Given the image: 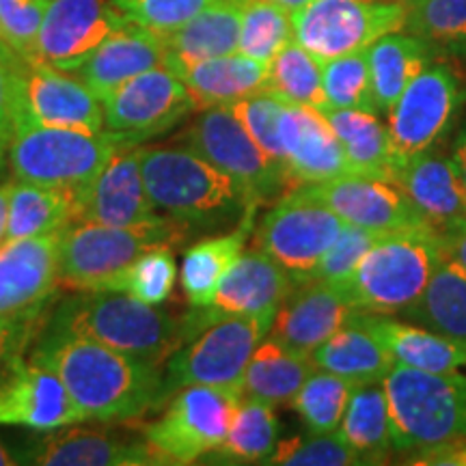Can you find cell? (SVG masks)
<instances>
[{
    "instance_id": "obj_56",
    "label": "cell",
    "mask_w": 466,
    "mask_h": 466,
    "mask_svg": "<svg viewBox=\"0 0 466 466\" xmlns=\"http://www.w3.org/2000/svg\"><path fill=\"white\" fill-rule=\"evenodd\" d=\"M270 3H275V5H279V7H283L285 11H289V14H294V11L302 9L307 3H311V0H270Z\"/></svg>"
},
{
    "instance_id": "obj_24",
    "label": "cell",
    "mask_w": 466,
    "mask_h": 466,
    "mask_svg": "<svg viewBox=\"0 0 466 466\" xmlns=\"http://www.w3.org/2000/svg\"><path fill=\"white\" fill-rule=\"evenodd\" d=\"M279 138L291 186L329 182L352 173L339 138L322 110L285 104Z\"/></svg>"
},
{
    "instance_id": "obj_5",
    "label": "cell",
    "mask_w": 466,
    "mask_h": 466,
    "mask_svg": "<svg viewBox=\"0 0 466 466\" xmlns=\"http://www.w3.org/2000/svg\"><path fill=\"white\" fill-rule=\"evenodd\" d=\"M442 255L436 231H400L382 236L339 288L354 311L400 316L432 277Z\"/></svg>"
},
{
    "instance_id": "obj_26",
    "label": "cell",
    "mask_w": 466,
    "mask_h": 466,
    "mask_svg": "<svg viewBox=\"0 0 466 466\" xmlns=\"http://www.w3.org/2000/svg\"><path fill=\"white\" fill-rule=\"evenodd\" d=\"M165 58L167 48L162 35L127 22L124 28L104 39L76 72H78V78L104 100L115 86L124 85L126 80L147 69L165 66Z\"/></svg>"
},
{
    "instance_id": "obj_12",
    "label": "cell",
    "mask_w": 466,
    "mask_h": 466,
    "mask_svg": "<svg viewBox=\"0 0 466 466\" xmlns=\"http://www.w3.org/2000/svg\"><path fill=\"white\" fill-rule=\"evenodd\" d=\"M406 0H311L291 14V31L319 61L367 50L389 33L404 31Z\"/></svg>"
},
{
    "instance_id": "obj_18",
    "label": "cell",
    "mask_w": 466,
    "mask_h": 466,
    "mask_svg": "<svg viewBox=\"0 0 466 466\" xmlns=\"http://www.w3.org/2000/svg\"><path fill=\"white\" fill-rule=\"evenodd\" d=\"M86 421L55 371L17 354L0 371V425L48 430Z\"/></svg>"
},
{
    "instance_id": "obj_2",
    "label": "cell",
    "mask_w": 466,
    "mask_h": 466,
    "mask_svg": "<svg viewBox=\"0 0 466 466\" xmlns=\"http://www.w3.org/2000/svg\"><path fill=\"white\" fill-rule=\"evenodd\" d=\"M138 158L154 208L188 236L238 225L250 209L223 171L184 145H138Z\"/></svg>"
},
{
    "instance_id": "obj_11",
    "label": "cell",
    "mask_w": 466,
    "mask_h": 466,
    "mask_svg": "<svg viewBox=\"0 0 466 466\" xmlns=\"http://www.w3.org/2000/svg\"><path fill=\"white\" fill-rule=\"evenodd\" d=\"M343 220L309 190L291 186L255 227V247L289 272L294 281L311 279L330 244L343 229Z\"/></svg>"
},
{
    "instance_id": "obj_13",
    "label": "cell",
    "mask_w": 466,
    "mask_h": 466,
    "mask_svg": "<svg viewBox=\"0 0 466 466\" xmlns=\"http://www.w3.org/2000/svg\"><path fill=\"white\" fill-rule=\"evenodd\" d=\"M466 85L450 63H430L389 110V132L401 156L434 149L456 127Z\"/></svg>"
},
{
    "instance_id": "obj_46",
    "label": "cell",
    "mask_w": 466,
    "mask_h": 466,
    "mask_svg": "<svg viewBox=\"0 0 466 466\" xmlns=\"http://www.w3.org/2000/svg\"><path fill=\"white\" fill-rule=\"evenodd\" d=\"M229 106L240 119L244 130L250 134V138L259 145V149L285 171L283 147L281 138H279V121H281L285 102L279 100L275 93L261 89L244 100L229 104Z\"/></svg>"
},
{
    "instance_id": "obj_48",
    "label": "cell",
    "mask_w": 466,
    "mask_h": 466,
    "mask_svg": "<svg viewBox=\"0 0 466 466\" xmlns=\"http://www.w3.org/2000/svg\"><path fill=\"white\" fill-rule=\"evenodd\" d=\"M380 238V233L346 223L339 231V236H337V240L330 244L324 258L319 259L311 279H318V281H326L330 285L346 283L352 277V272L357 270L360 259L367 255V250L374 247Z\"/></svg>"
},
{
    "instance_id": "obj_37",
    "label": "cell",
    "mask_w": 466,
    "mask_h": 466,
    "mask_svg": "<svg viewBox=\"0 0 466 466\" xmlns=\"http://www.w3.org/2000/svg\"><path fill=\"white\" fill-rule=\"evenodd\" d=\"M69 225H72V188L26 182L11 184L7 240L61 233Z\"/></svg>"
},
{
    "instance_id": "obj_52",
    "label": "cell",
    "mask_w": 466,
    "mask_h": 466,
    "mask_svg": "<svg viewBox=\"0 0 466 466\" xmlns=\"http://www.w3.org/2000/svg\"><path fill=\"white\" fill-rule=\"evenodd\" d=\"M404 464L417 466H466V439L436 442V445L421 447V450L408 451Z\"/></svg>"
},
{
    "instance_id": "obj_6",
    "label": "cell",
    "mask_w": 466,
    "mask_h": 466,
    "mask_svg": "<svg viewBox=\"0 0 466 466\" xmlns=\"http://www.w3.org/2000/svg\"><path fill=\"white\" fill-rule=\"evenodd\" d=\"M391 415L393 451L466 439V376L395 365L382 380Z\"/></svg>"
},
{
    "instance_id": "obj_45",
    "label": "cell",
    "mask_w": 466,
    "mask_h": 466,
    "mask_svg": "<svg viewBox=\"0 0 466 466\" xmlns=\"http://www.w3.org/2000/svg\"><path fill=\"white\" fill-rule=\"evenodd\" d=\"M266 464L289 466H360L365 460L359 456L341 434H300L279 441Z\"/></svg>"
},
{
    "instance_id": "obj_32",
    "label": "cell",
    "mask_w": 466,
    "mask_h": 466,
    "mask_svg": "<svg viewBox=\"0 0 466 466\" xmlns=\"http://www.w3.org/2000/svg\"><path fill=\"white\" fill-rule=\"evenodd\" d=\"M406 322L466 343V270L442 250L421 296L400 313Z\"/></svg>"
},
{
    "instance_id": "obj_34",
    "label": "cell",
    "mask_w": 466,
    "mask_h": 466,
    "mask_svg": "<svg viewBox=\"0 0 466 466\" xmlns=\"http://www.w3.org/2000/svg\"><path fill=\"white\" fill-rule=\"evenodd\" d=\"M313 370L311 357L285 348L272 337H264L244 370L242 395L270 406L291 404Z\"/></svg>"
},
{
    "instance_id": "obj_27",
    "label": "cell",
    "mask_w": 466,
    "mask_h": 466,
    "mask_svg": "<svg viewBox=\"0 0 466 466\" xmlns=\"http://www.w3.org/2000/svg\"><path fill=\"white\" fill-rule=\"evenodd\" d=\"M354 319L363 324L382 348L391 354L395 365L412 367L421 371H458L466 365V343L442 337L423 326L395 319L384 313H354Z\"/></svg>"
},
{
    "instance_id": "obj_16",
    "label": "cell",
    "mask_w": 466,
    "mask_h": 466,
    "mask_svg": "<svg viewBox=\"0 0 466 466\" xmlns=\"http://www.w3.org/2000/svg\"><path fill=\"white\" fill-rule=\"evenodd\" d=\"M17 464L44 466H147L156 464L143 434L115 428H80L78 423L28 436L17 445Z\"/></svg>"
},
{
    "instance_id": "obj_30",
    "label": "cell",
    "mask_w": 466,
    "mask_h": 466,
    "mask_svg": "<svg viewBox=\"0 0 466 466\" xmlns=\"http://www.w3.org/2000/svg\"><path fill=\"white\" fill-rule=\"evenodd\" d=\"M255 214L258 209L250 208L229 233L206 238L184 253L179 285L192 309H206L214 302L225 272L240 258L244 244L255 231Z\"/></svg>"
},
{
    "instance_id": "obj_14",
    "label": "cell",
    "mask_w": 466,
    "mask_h": 466,
    "mask_svg": "<svg viewBox=\"0 0 466 466\" xmlns=\"http://www.w3.org/2000/svg\"><path fill=\"white\" fill-rule=\"evenodd\" d=\"M102 108L106 130L143 145L173 130L197 110V104L188 86L171 69L160 66L115 86L102 100Z\"/></svg>"
},
{
    "instance_id": "obj_31",
    "label": "cell",
    "mask_w": 466,
    "mask_h": 466,
    "mask_svg": "<svg viewBox=\"0 0 466 466\" xmlns=\"http://www.w3.org/2000/svg\"><path fill=\"white\" fill-rule=\"evenodd\" d=\"M244 3L247 0H214L177 31L162 35L165 63H195L238 52Z\"/></svg>"
},
{
    "instance_id": "obj_39",
    "label": "cell",
    "mask_w": 466,
    "mask_h": 466,
    "mask_svg": "<svg viewBox=\"0 0 466 466\" xmlns=\"http://www.w3.org/2000/svg\"><path fill=\"white\" fill-rule=\"evenodd\" d=\"M404 31L434 55L466 61V0H406Z\"/></svg>"
},
{
    "instance_id": "obj_10",
    "label": "cell",
    "mask_w": 466,
    "mask_h": 466,
    "mask_svg": "<svg viewBox=\"0 0 466 466\" xmlns=\"http://www.w3.org/2000/svg\"><path fill=\"white\" fill-rule=\"evenodd\" d=\"M272 319L220 316L209 319L197 335L182 343L165 363L167 398L190 384L231 389L242 393V378L250 354L270 333Z\"/></svg>"
},
{
    "instance_id": "obj_53",
    "label": "cell",
    "mask_w": 466,
    "mask_h": 466,
    "mask_svg": "<svg viewBox=\"0 0 466 466\" xmlns=\"http://www.w3.org/2000/svg\"><path fill=\"white\" fill-rule=\"evenodd\" d=\"M441 244L445 255H450L456 264H460L466 270V225L460 227L456 231L447 233V236H442Z\"/></svg>"
},
{
    "instance_id": "obj_33",
    "label": "cell",
    "mask_w": 466,
    "mask_h": 466,
    "mask_svg": "<svg viewBox=\"0 0 466 466\" xmlns=\"http://www.w3.org/2000/svg\"><path fill=\"white\" fill-rule=\"evenodd\" d=\"M434 50L410 33H389L367 48L371 93L378 113H389L398 97L430 63Z\"/></svg>"
},
{
    "instance_id": "obj_58",
    "label": "cell",
    "mask_w": 466,
    "mask_h": 466,
    "mask_svg": "<svg viewBox=\"0 0 466 466\" xmlns=\"http://www.w3.org/2000/svg\"><path fill=\"white\" fill-rule=\"evenodd\" d=\"M7 147H9V143L5 141V138H0V177H3L5 171H7V167H9Z\"/></svg>"
},
{
    "instance_id": "obj_47",
    "label": "cell",
    "mask_w": 466,
    "mask_h": 466,
    "mask_svg": "<svg viewBox=\"0 0 466 466\" xmlns=\"http://www.w3.org/2000/svg\"><path fill=\"white\" fill-rule=\"evenodd\" d=\"M212 3L214 0H110L126 22L158 35L177 31Z\"/></svg>"
},
{
    "instance_id": "obj_15",
    "label": "cell",
    "mask_w": 466,
    "mask_h": 466,
    "mask_svg": "<svg viewBox=\"0 0 466 466\" xmlns=\"http://www.w3.org/2000/svg\"><path fill=\"white\" fill-rule=\"evenodd\" d=\"M145 188L138 145H126L96 177L72 188V225L137 227L158 220Z\"/></svg>"
},
{
    "instance_id": "obj_29",
    "label": "cell",
    "mask_w": 466,
    "mask_h": 466,
    "mask_svg": "<svg viewBox=\"0 0 466 466\" xmlns=\"http://www.w3.org/2000/svg\"><path fill=\"white\" fill-rule=\"evenodd\" d=\"M322 113L339 138L352 173L393 182L404 156L376 113L352 108H329Z\"/></svg>"
},
{
    "instance_id": "obj_4",
    "label": "cell",
    "mask_w": 466,
    "mask_h": 466,
    "mask_svg": "<svg viewBox=\"0 0 466 466\" xmlns=\"http://www.w3.org/2000/svg\"><path fill=\"white\" fill-rule=\"evenodd\" d=\"M190 238L173 220L137 227L76 223L58 236V285L76 291H115L134 261L156 247Z\"/></svg>"
},
{
    "instance_id": "obj_55",
    "label": "cell",
    "mask_w": 466,
    "mask_h": 466,
    "mask_svg": "<svg viewBox=\"0 0 466 466\" xmlns=\"http://www.w3.org/2000/svg\"><path fill=\"white\" fill-rule=\"evenodd\" d=\"M9 192H11V184H0V244H5V240H7Z\"/></svg>"
},
{
    "instance_id": "obj_59",
    "label": "cell",
    "mask_w": 466,
    "mask_h": 466,
    "mask_svg": "<svg viewBox=\"0 0 466 466\" xmlns=\"http://www.w3.org/2000/svg\"><path fill=\"white\" fill-rule=\"evenodd\" d=\"M0 39H3V31H0Z\"/></svg>"
},
{
    "instance_id": "obj_51",
    "label": "cell",
    "mask_w": 466,
    "mask_h": 466,
    "mask_svg": "<svg viewBox=\"0 0 466 466\" xmlns=\"http://www.w3.org/2000/svg\"><path fill=\"white\" fill-rule=\"evenodd\" d=\"M44 313L25 318H0V371L17 354H25L28 343L39 335V326L44 324Z\"/></svg>"
},
{
    "instance_id": "obj_36",
    "label": "cell",
    "mask_w": 466,
    "mask_h": 466,
    "mask_svg": "<svg viewBox=\"0 0 466 466\" xmlns=\"http://www.w3.org/2000/svg\"><path fill=\"white\" fill-rule=\"evenodd\" d=\"M337 432L365 460V464L387 462L393 442L389 400L382 382L354 387Z\"/></svg>"
},
{
    "instance_id": "obj_8",
    "label": "cell",
    "mask_w": 466,
    "mask_h": 466,
    "mask_svg": "<svg viewBox=\"0 0 466 466\" xmlns=\"http://www.w3.org/2000/svg\"><path fill=\"white\" fill-rule=\"evenodd\" d=\"M177 143L223 171L250 208L275 203L291 188L288 173L259 149L229 104L199 110L197 119L179 132Z\"/></svg>"
},
{
    "instance_id": "obj_41",
    "label": "cell",
    "mask_w": 466,
    "mask_h": 466,
    "mask_svg": "<svg viewBox=\"0 0 466 466\" xmlns=\"http://www.w3.org/2000/svg\"><path fill=\"white\" fill-rule=\"evenodd\" d=\"M357 384L324 370H313L291 400L309 434H330L339 428L350 395Z\"/></svg>"
},
{
    "instance_id": "obj_54",
    "label": "cell",
    "mask_w": 466,
    "mask_h": 466,
    "mask_svg": "<svg viewBox=\"0 0 466 466\" xmlns=\"http://www.w3.org/2000/svg\"><path fill=\"white\" fill-rule=\"evenodd\" d=\"M451 158H453V162H456V168H458L460 177H462V184L466 188V121L460 126L456 138H453V143H451Z\"/></svg>"
},
{
    "instance_id": "obj_1",
    "label": "cell",
    "mask_w": 466,
    "mask_h": 466,
    "mask_svg": "<svg viewBox=\"0 0 466 466\" xmlns=\"http://www.w3.org/2000/svg\"><path fill=\"white\" fill-rule=\"evenodd\" d=\"M31 360L61 378L86 419L137 421L167 401L162 367L86 337L44 329Z\"/></svg>"
},
{
    "instance_id": "obj_42",
    "label": "cell",
    "mask_w": 466,
    "mask_h": 466,
    "mask_svg": "<svg viewBox=\"0 0 466 466\" xmlns=\"http://www.w3.org/2000/svg\"><path fill=\"white\" fill-rule=\"evenodd\" d=\"M294 39L291 14L270 0H247L242 9L238 52L268 63Z\"/></svg>"
},
{
    "instance_id": "obj_49",
    "label": "cell",
    "mask_w": 466,
    "mask_h": 466,
    "mask_svg": "<svg viewBox=\"0 0 466 466\" xmlns=\"http://www.w3.org/2000/svg\"><path fill=\"white\" fill-rule=\"evenodd\" d=\"M50 0H0L3 39L26 61H37V37Z\"/></svg>"
},
{
    "instance_id": "obj_9",
    "label": "cell",
    "mask_w": 466,
    "mask_h": 466,
    "mask_svg": "<svg viewBox=\"0 0 466 466\" xmlns=\"http://www.w3.org/2000/svg\"><path fill=\"white\" fill-rule=\"evenodd\" d=\"M242 393L190 384L167 398L160 417L141 430L156 464H195L217 451L229 432Z\"/></svg>"
},
{
    "instance_id": "obj_25",
    "label": "cell",
    "mask_w": 466,
    "mask_h": 466,
    "mask_svg": "<svg viewBox=\"0 0 466 466\" xmlns=\"http://www.w3.org/2000/svg\"><path fill=\"white\" fill-rule=\"evenodd\" d=\"M294 279L264 250H242L220 281L214 302L217 316H247L275 319L277 309L294 288Z\"/></svg>"
},
{
    "instance_id": "obj_20",
    "label": "cell",
    "mask_w": 466,
    "mask_h": 466,
    "mask_svg": "<svg viewBox=\"0 0 466 466\" xmlns=\"http://www.w3.org/2000/svg\"><path fill=\"white\" fill-rule=\"evenodd\" d=\"M20 124L97 132L104 126L102 100L83 80L63 74V69L28 61L20 86Z\"/></svg>"
},
{
    "instance_id": "obj_57",
    "label": "cell",
    "mask_w": 466,
    "mask_h": 466,
    "mask_svg": "<svg viewBox=\"0 0 466 466\" xmlns=\"http://www.w3.org/2000/svg\"><path fill=\"white\" fill-rule=\"evenodd\" d=\"M14 464H17L14 453H11L7 447H5V442L0 441V466H14Z\"/></svg>"
},
{
    "instance_id": "obj_3",
    "label": "cell",
    "mask_w": 466,
    "mask_h": 466,
    "mask_svg": "<svg viewBox=\"0 0 466 466\" xmlns=\"http://www.w3.org/2000/svg\"><path fill=\"white\" fill-rule=\"evenodd\" d=\"M46 329L86 337L158 367L186 339L184 318L175 319L160 305L126 291H80L50 313Z\"/></svg>"
},
{
    "instance_id": "obj_44",
    "label": "cell",
    "mask_w": 466,
    "mask_h": 466,
    "mask_svg": "<svg viewBox=\"0 0 466 466\" xmlns=\"http://www.w3.org/2000/svg\"><path fill=\"white\" fill-rule=\"evenodd\" d=\"M175 247H156L143 253L121 277L115 291H126L147 305H162L173 294L177 281V264H175Z\"/></svg>"
},
{
    "instance_id": "obj_40",
    "label": "cell",
    "mask_w": 466,
    "mask_h": 466,
    "mask_svg": "<svg viewBox=\"0 0 466 466\" xmlns=\"http://www.w3.org/2000/svg\"><path fill=\"white\" fill-rule=\"evenodd\" d=\"M266 89L285 104L326 110L322 86V61L291 39L268 66Z\"/></svg>"
},
{
    "instance_id": "obj_17",
    "label": "cell",
    "mask_w": 466,
    "mask_h": 466,
    "mask_svg": "<svg viewBox=\"0 0 466 466\" xmlns=\"http://www.w3.org/2000/svg\"><path fill=\"white\" fill-rule=\"evenodd\" d=\"M343 223L380 236L400 231H434L406 192L389 179L348 173L319 184H305Z\"/></svg>"
},
{
    "instance_id": "obj_19",
    "label": "cell",
    "mask_w": 466,
    "mask_h": 466,
    "mask_svg": "<svg viewBox=\"0 0 466 466\" xmlns=\"http://www.w3.org/2000/svg\"><path fill=\"white\" fill-rule=\"evenodd\" d=\"M127 25L106 0H50L37 37V61L76 72L104 39Z\"/></svg>"
},
{
    "instance_id": "obj_23",
    "label": "cell",
    "mask_w": 466,
    "mask_h": 466,
    "mask_svg": "<svg viewBox=\"0 0 466 466\" xmlns=\"http://www.w3.org/2000/svg\"><path fill=\"white\" fill-rule=\"evenodd\" d=\"M393 184L406 192L441 238L466 225V188L451 154L434 147L406 156L395 171Z\"/></svg>"
},
{
    "instance_id": "obj_43",
    "label": "cell",
    "mask_w": 466,
    "mask_h": 466,
    "mask_svg": "<svg viewBox=\"0 0 466 466\" xmlns=\"http://www.w3.org/2000/svg\"><path fill=\"white\" fill-rule=\"evenodd\" d=\"M322 86L329 108H352L376 113L367 50L330 58L322 63ZM326 108V110H329Z\"/></svg>"
},
{
    "instance_id": "obj_7",
    "label": "cell",
    "mask_w": 466,
    "mask_h": 466,
    "mask_svg": "<svg viewBox=\"0 0 466 466\" xmlns=\"http://www.w3.org/2000/svg\"><path fill=\"white\" fill-rule=\"evenodd\" d=\"M130 138L110 130H72L20 124L7 147V162L17 182L76 188L96 177Z\"/></svg>"
},
{
    "instance_id": "obj_50",
    "label": "cell",
    "mask_w": 466,
    "mask_h": 466,
    "mask_svg": "<svg viewBox=\"0 0 466 466\" xmlns=\"http://www.w3.org/2000/svg\"><path fill=\"white\" fill-rule=\"evenodd\" d=\"M28 61L0 39V138L11 141L20 115V86Z\"/></svg>"
},
{
    "instance_id": "obj_28",
    "label": "cell",
    "mask_w": 466,
    "mask_h": 466,
    "mask_svg": "<svg viewBox=\"0 0 466 466\" xmlns=\"http://www.w3.org/2000/svg\"><path fill=\"white\" fill-rule=\"evenodd\" d=\"M165 67L188 86L197 110L244 100L266 89L268 80V63L255 61L242 52L195 63L167 61Z\"/></svg>"
},
{
    "instance_id": "obj_35",
    "label": "cell",
    "mask_w": 466,
    "mask_h": 466,
    "mask_svg": "<svg viewBox=\"0 0 466 466\" xmlns=\"http://www.w3.org/2000/svg\"><path fill=\"white\" fill-rule=\"evenodd\" d=\"M311 360L316 370L330 371L354 384L382 382L395 367L391 354L354 316L311 354Z\"/></svg>"
},
{
    "instance_id": "obj_21",
    "label": "cell",
    "mask_w": 466,
    "mask_h": 466,
    "mask_svg": "<svg viewBox=\"0 0 466 466\" xmlns=\"http://www.w3.org/2000/svg\"><path fill=\"white\" fill-rule=\"evenodd\" d=\"M58 236L0 244V318L44 313L58 288Z\"/></svg>"
},
{
    "instance_id": "obj_38",
    "label": "cell",
    "mask_w": 466,
    "mask_h": 466,
    "mask_svg": "<svg viewBox=\"0 0 466 466\" xmlns=\"http://www.w3.org/2000/svg\"><path fill=\"white\" fill-rule=\"evenodd\" d=\"M281 423L270 404L255 398H240L233 410L229 432L223 445L209 456L223 464H266L275 451Z\"/></svg>"
},
{
    "instance_id": "obj_22",
    "label": "cell",
    "mask_w": 466,
    "mask_h": 466,
    "mask_svg": "<svg viewBox=\"0 0 466 466\" xmlns=\"http://www.w3.org/2000/svg\"><path fill=\"white\" fill-rule=\"evenodd\" d=\"M339 285L318 279L296 281L272 319L270 337L294 352L311 357L322 343L333 337L354 316Z\"/></svg>"
}]
</instances>
